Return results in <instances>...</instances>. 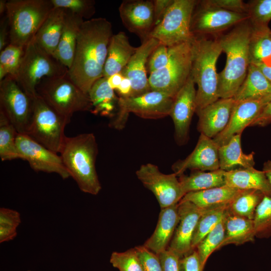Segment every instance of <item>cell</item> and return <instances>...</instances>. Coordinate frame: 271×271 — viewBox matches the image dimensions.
I'll return each instance as SVG.
<instances>
[{
  "label": "cell",
  "instance_id": "obj_1",
  "mask_svg": "<svg viewBox=\"0 0 271 271\" xmlns=\"http://www.w3.org/2000/svg\"><path fill=\"white\" fill-rule=\"evenodd\" d=\"M112 35L111 24L105 18L87 20L81 26L68 75L71 80L87 94L93 83L103 77Z\"/></svg>",
  "mask_w": 271,
  "mask_h": 271
},
{
  "label": "cell",
  "instance_id": "obj_2",
  "mask_svg": "<svg viewBox=\"0 0 271 271\" xmlns=\"http://www.w3.org/2000/svg\"><path fill=\"white\" fill-rule=\"evenodd\" d=\"M251 25L249 19L218 38L226 55L224 69L218 74L220 98H233L245 79L251 63L249 41Z\"/></svg>",
  "mask_w": 271,
  "mask_h": 271
},
{
  "label": "cell",
  "instance_id": "obj_3",
  "mask_svg": "<svg viewBox=\"0 0 271 271\" xmlns=\"http://www.w3.org/2000/svg\"><path fill=\"white\" fill-rule=\"evenodd\" d=\"M98 146L92 133H85L72 137L66 136L60 156L70 177L80 190L92 195L101 189L96 170Z\"/></svg>",
  "mask_w": 271,
  "mask_h": 271
},
{
  "label": "cell",
  "instance_id": "obj_4",
  "mask_svg": "<svg viewBox=\"0 0 271 271\" xmlns=\"http://www.w3.org/2000/svg\"><path fill=\"white\" fill-rule=\"evenodd\" d=\"M222 52L218 38L212 39L203 36L195 37L193 42L191 75L197 85L196 113L220 98L216 63Z\"/></svg>",
  "mask_w": 271,
  "mask_h": 271
},
{
  "label": "cell",
  "instance_id": "obj_5",
  "mask_svg": "<svg viewBox=\"0 0 271 271\" xmlns=\"http://www.w3.org/2000/svg\"><path fill=\"white\" fill-rule=\"evenodd\" d=\"M53 8L51 0L8 1L10 43L25 48Z\"/></svg>",
  "mask_w": 271,
  "mask_h": 271
},
{
  "label": "cell",
  "instance_id": "obj_6",
  "mask_svg": "<svg viewBox=\"0 0 271 271\" xmlns=\"http://www.w3.org/2000/svg\"><path fill=\"white\" fill-rule=\"evenodd\" d=\"M37 93L52 108L71 119L77 112L92 110L88 94L70 79L68 73L57 77L45 78L38 85Z\"/></svg>",
  "mask_w": 271,
  "mask_h": 271
},
{
  "label": "cell",
  "instance_id": "obj_7",
  "mask_svg": "<svg viewBox=\"0 0 271 271\" xmlns=\"http://www.w3.org/2000/svg\"><path fill=\"white\" fill-rule=\"evenodd\" d=\"M68 70L33 40L26 47L20 66L14 77L23 90L33 98L37 94V87L42 79L64 75Z\"/></svg>",
  "mask_w": 271,
  "mask_h": 271
},
{
  "label": "cell",
  "instance_id": "obj_8",
  "mask_svg": "<svg viewBox=\"0 0 271 271\" xmlns=\"http://www.w3.org/2000/svg\"><path fill=\"white\" fill-rule=\"evenodd\" d=\"M193 41L169 47L167 64L150 74L151 90L161 92L174 99L191 74Z\"/></svg>",
  "mask_w": 271,
  "mask_h": 271
},
{
  "label": "cell",
  "instance_id": "obj_9",
  "mask_svg": "<svg viewBox=\"0 0 271 271\" xmlns=\"http://www.w3.org/2000/svg\"><path fill=\"white\" fill-rule=\"evenodd\" d=\"M33 99V114L26 134L46 148L59 154L66 137L64 129L70 119L58 113L37 93Z\"/></svg>",
  "mask_w": 271,
  "mask_h": 271
},
{
  "label": "cell",
  "instance_id": "obj_10",
  "mask_svg": "<svg viewBox=\"0 0 271 271\" xmlns=\"http://www.w3.org/2000/svg\"><path fill=\"white\" fill-rule=\"evenodd\" d=\"M197 1L174 0L149 37L157 39L168 47L193 41L195 37L191 32V24Z\"/></svg>",
  "mask_w": 271,
  "mask_h": 271
},
{
  "label": "cell",
  "instance_id": "obj_11",
  "mask_svg": "<svg viewBox=\"0 0 271 271\" xmlns=\"http://www.w3.org/2000/svg\"><path fill=\"white\" fill-rule=\"evenodd\" d=\"M173 101L174 98L155 90L136 97H119L118 111L109 122V126L122 129L130 113L145 119H158L170 115Z\"/></svg>",
  "mask_w": 271,
  "mask_h": 271
},
{
  "label": "cell",
  "instance_id": "obj_12",
  "mask_svg": "<svg viewBox=\"0 0 271 271\" xmlns=\"http://www.w3.org/2000/svg\"><path fill=\"white\" fill-rule=\"evenodd\" d=\"M33 99L20 87L14 77L0 82V110L19 134H26L33 114Z\"/></svg>",
  "mask_w": 271,
  "mask_h": 271
},
{
  "label": "cell",
  "instance_id": "obj_13",
  "mask_svg": "<svg viewBox=\"0 0 271 271\" xmlns=\"http://www.w3.org/2000/svg\"><path fill=\"white\" fill-rule=\"evenodd\" d=\"M136 174L144 186L154 194L161 209L178 203L185 195L175 173L164 174L154 164L141 165Z\"/></svg>",
  "mask_w": 271,
  "mask_h": 271
},
{
  "label": "cell",
  "instance_id": "obj_14",
  "mask_svg": "<svg viewBox=\"0 0 271 271\" xmlns=\"http://www.w3.org/2000/svg\"><path fill=\"white\" fill-rule=\"evenodd\" d=\"M248 19L247 14L204 5L197 1L192 17L191 30L195 37L203 36L220 32Z\"/></svg>",
  "mask_w": 271,
  "mask_h": 271
},
{
  "label": "cell",
  "instance_id": "obj_15",
  "mask_svg": "<svg viewBox=\"0 0 271 271\" xmlns=\"http://www.w3.org/2000/svg\"><path fill=\"white\" fill-rule=\"evenodd\" d=\"M16 144L21 159L27 161L34 171L55 173L63 179L70 177L58 154L25 134H18Z\"/></svg>",
  "mask_w": 271,
  "mask_h": 271
},
{
  "label": "cell",
  "instance_id": "obj_16",
  "mask_svg": "<svg viewBox=\"0 0 271 271\" xmlns=\"http://www.w3.org/2000/svg\"><path fill=\"white\" fill-rule=\"evenodd\" d=\"M195 83L190 74L187 82L174 99L170 115L175 128V138L182 145L189 138V131L192 116L196 110Z\"/></svg>",
  "mask_w": 271,
  "mask_h": 271
},
{
  "label": "cell",
  "instance_id": "obj_17",
  "mask_svg": "<svg viewBox=\"0 0 271 271\" xmlns=\"http://www.w3.org/2000/svg\"><path fill=\"white\" fill-rule=\"evenodd\" d=\"M122 23L143 41L149 37L155 26L153 1L125 0L119 7Z\"/></svg>",
  "mask_w": 271,
  "mask_h": 271
},
{
  "label": "cell",
  "instance_id": "obj_18",
  "mask_svg": "<svg viewBox=\"0 0 271 271\" xmlns=\"http://www.w3.org/2000/svg\"><path fill=\"white\" fill-rule=\"evenodd\" d=\"M219 147L213 139L200 134L192 152L172 165L174 173L179 177L187 170L213 171L219 169Z\"/></svg>",
  "mask_w": 271,
  "mask_h": 271
},
{
  "label": "cell",
  "instance_id": "obj_19",
  "mask_svg": "<svg viewBox=\"0 0 271 271\" xmlns=\"http://www.w3.org/2000/svg\"><path fill=\"white\" fill-rule=\"evenodd\" d=\"M160 43L152 37L144 40L121 72L131 82V91L128 97L138 96L151 91L147 77V62L151 54Z\"/></svg>",
  "mask_w": 271,
  "mask_h": 271
},
{
  "label": "cell",
  "instance_id": "obj_20",
  "mask_svg": "<svg viewBox=\"0 0 271 271\" xmlns=\"http://www.w3.org/2000/svg\"><path fill=\"white\" fill-rule=\"evenodd\" d=\"M178 204L179 221L168 248L182 257L192 251L193 234L205 210L189 201H181Z\"/></svg>",
  "mask_w": 271,
  "mask_h": 271
},
{
  "label": "cell",
  "instance_id": "obj_21",
  "mask_svg": "<svg viewBox=\"0 0 271 271\" xmlns=\"http://www.w3.org/2000/svg\"><path fill=\"white\" fill-rule=\"evenodd\" d=\"M265 104L261 100L235 102L226 127L213 139L220 147L227 144L235 135L241 134L261 112Z\"/></svg>",
  "mask_w": 271,
  "mask_h": 271
},
{
  "label": "cell",
  "instance_id": "obj_22",
  "mask_svg": "<svg viewBox=\"0 0 271 271\" xmlns=\"http://www.w3.org/2000/svg\"><path fill=\"white\" fill-rule=\"evenodd\" d=\"M235 101L233 98H219L197 114V128L200 134L213 139L227 126Z\"/></svg>",
  "mask_w": 271,
  "mask_h": 271
},
{
  "label": "cell",
  "instance_id": "obj_23",
  "mask_svg": "<svg viewBox=\"0 0 271 271\" xmlns=\"http://www.w3.org/2000/svg\"><path fill=\"white\" fill-rule=\"evenodd\" d=\"M178 203L161 209L156 227L144 244L156 254L167 249L170 245L179 221Z\"/></svg>",
  "mask_w": 271,
  "mask_h": 271
},
{
  "label": "cell",
  "instance_id": "obj_24",
  "mask_svg": "<svg viewBox=\"0 0 271 271\" xmlns=\"http://www.w3.org/2000/svg\"><path fill=\"white\" fill-rule=\"evenodd\" d=\"M65 10L64 27L54 57L69 69L74 58L80 28L84 21L71 11Z\"/></svg>",
  "mask_w": 271,
  "mask_h": 271
},
{
  "label": "cell",
  "instance_id": "obj_25",
  "mask_svg": "<svg viewBox=\"0 0 271 271\" xmlns=\"http://www.w3.org/2000/svg\"><path fill=\"white\" fill-rule=\"evenodd\" d=\"M65 17V9L53 8L33 39L42 49L53 56L60 40Z\"/></svg>",
  "mask_w": 271,
  "mask_h": 271
},
{
  "label": "cell",
  "instance_id": "obj_26",
  "mask_svg": "<svg viewBox=\"0 0 271 271\" xmlns=\"http://www.w3.org/2000/svg\"><path fill=\"white\" fill-rule=\"evenodd\" d=\"M138 47L131 46L123 32L111 37L104 65L103 77L108 78L121 72L136 53Z\"/></svg>",
  "mask_w": 271,
  "mask_h": 271
},
{
  "label": "cell",
  "instance_id": "obj_27",
  "mask_svg": "<svg viewBox=\"0 0 271 271\" xmlns=\"http://www.w3.org/2000/svg\"><path fill=\"white\" fill-rule=\"evenodd\" d=\"M225 185L239 190H256L271 196V184L263 171L254 167L225 171Z\"/></svg>",
  "mask_w": 271,
  "mask_h": 271
},
{
  "label": "cell",
  "instance_id": "obj_28",
  "mask_svg": "<svg viewBox=\"0 0 271 271\" xmlns=\"http://www.w3.org/2000/svg\"><path fill=\"white\" fill-rule=\"evenodd\" d=\"M241 190L227 185L186 194L181 201H189L202 209L229 205Z\"/></svg>",
  "mask_w": 271,
  "mask_h": 271
},
{
  "label": "cell",
  "instance_id": "obj_29",
  "mask_svg": "<svg viewBox=\"0 0 271 271\" xmlns=\"http://www.w3.org/2000/svg\"><path fill=\"white\" fill-rule=\"evenodd\" d=\"M224 221L225 235L220 248L229 244L240 245L254 240L253 220L235 215L227 208Z\"/></svg>",
  "mask_w": 271,
  "mask_h": 271
},
{
  "label": "cell",
  "instance_id": "obj_30",
  "mask_svg": "<svg viewBox=\"0 0 271 271\" xmlns=\"http://www.w3.org/2000/svg\"><path fill=\"white\" fill-rule=\"evenodd\" d=\"M271 94V83L258 67L250 63L246 76L233 99L236 101L262 100Z\"/></svg>",
  "mask_w": 271,
  "mask_h": 271
},
{
  "label": "cell",
  "instance_id": "obj_31",
  "mask_svg": "<svg viewBox=\"0 0 271 271\" xmlns=\"http://www.w3.org/2000/svg\"><path fill=\"white\" fill-rule=\"evenodd\" d=\"M220 169L224 171L239 168L254 167V153H243L241 146V134L233 136L226 144L220 146L218 150Z\"/></svg>",
  "mask_w": 271,
  "mask_h": 271
},
{
  "label": "cell",
  "instance_id": "obj_32",
  "mask_svg": "<svg viewBox=\"0 0 271 271\" xmlns=\"http://www.w3.org/2000/svg\"><path fill=\"white\" fill-rule=\"evenodd\" d=\"M88 95L92 104L91 112L102 116H110L118 105L117 98L108 84L107 78L96 80L90 88Z\"/></svg>",
  "mask_w": 271,
  "mask_h": 271
},
{
  "label": "cell",
  "instance_id": "obj_33",
  "mask_svg": "<svg viewBox=\"0 0 271 271\" xmlns=\"http://www.w3.org/2000/svg\"><path fill=\"white\" fill-rule=\"evenodd\" d=\"M225 171L219 169L213 171L195 170L179 179L185 194L225 185Z\"/></svg>",
  "mask_w": 271,
  "mask_h": 271
},
{
  "label": "cell",
  "instance_id": "obj_34",
  "mask_svg": "<svg viewBox=\"0 0 271 271\" xmlns=\"http://www.w3.org/2000/svg\"><path fill=\"white\" fill-rule=\"evenodd\" d=\"M249 52L251 63L267 64L271 58V30L268 26L251 25Z\"/></svg>",
  "mask_w": 271,
  "mask_h": 271
},
{
  "label": "cell",
  "instance_id": "obj_35",
  "mask_svg": "<svg viewBox=\"0 0 271 271\" xmlns=\"http://www.w3.org/2000/svg\"><path fill=\"white\" fill-rule=\"evenodd\" d=\"M264 195L256 190H241L228 206L233 214L253 220L255 210Z\"/></svg>",
  "mask_w": 271,
  "mask_h": 271
},
{
  "label": "cell",
  "instance_id": "obj_36",
  "mask_svg": "<svg viewBox=\"0 0 271 271\" xmlns=\"http://www.w3.org/2000/svg\"><path fill=\"white\" fill-rule=\"evenodd\" d=\"M19 133L0 110V157L2 161L21 159L16 139Z\"/></svg>",
  "mask_w": 271,
  "mask_h": 271
},
{
  "label": "cell",
  "instance_id": "obj_37",
  "mask_svg": "<svg viewBox=\"0 0 271 271\" xmlns=\"http://www.w3.org/2000/svg\"><path fill=\"white\" fill-rule=\"evenodd\" d=\"M228 205L205 209L197 224L192 240V250L201 240L223 218Z\"/></svg>",
  "mask_w": 271,
  "mask_h": 271
},
{
  "label": "cell",
  "instance_id": "obj_38",
  "mask_svg": "<svg viewBox=\"0 0 271 271\" xmlns=\"http://www.w3.org/2000/svg\"><path fill=\"white\" fill-rule=\"evenodd\" d=\"M224 235L225 221L224 216L217 225L201 240L195 248L203 269L210 255L215 250L220 248Z\"/></svg>",
  "mask_w": 271,
  "mask_h": 271
},
{
  "label": "cell",
  "instance_id": "obj_39",
  "mask_svg": "<svg viewBox=\"0 0 271 271\" xmlns=\"http://www.w3.org/2000/svg\"><path fill=\"white\" fill-rule=\"evenodd\" d=\"M255 237L271 236V196H264L253 219Z\"/></svg>",
  "mask_w": 271,
  "mask_h": 271
},
{
  "label": "cell",
  "instance_id": "obj_40",
  "mask_svg": "<svg viewBox=\"0 0 271 271\" xmlns=\"http://www.w3.org/2000/svg\"><path fill=\"white\" fill-rule=\"evenodd\" d=\"M21 222L20 213L16 210L0 208V243L13 240L17 235V229Z\"/></svg>",
  "mask_w": 271,
  "mask_h": 271
},
{
  "label": "cell",
  "instance_id": "obj_41",
  "mask_svg": "<svg viewBox=\"0 0 271 271\" xmlns=\"http://www.w3.org/2000/svg\"><path fill=\"white\" fill-rule=\"evenodd\" d=\"M110 262L119 271H144L135 247L124 252H113L110 256Z\"/></svg>",
  "mask_w": 271,
  "mask_h": 271
},
{
  "label": "cell",
  "instance_id": "obj_42",
  "mask_svg": "<svg viewBox=\"0 0 271 271\" xmlns=\"http://www.w3.org/2000/svg\"><path fill=\"white\" fill-rule=\"evenodd\" d=\"M25 49L9 44L0 54V66H3L9 75L15 77L20 66Z\"/></svg>",
  "mask_w": 271,
  "mask_h": 271
},
{
  "label": "cell",
  "instance_id": "obj_43",
  "mask_svg": "<svg viewBox=\"0 0 271 271\" xmlns=\"http://www.w3.org/2000/svg\"><path fill=\"white\" fill-rule=\"evenodd\" d=\"M247 4L251 25L268 26L271 20V0L251 1Z\"/></svg>",
  "mask_w": 271,
  "mask_h": 271
},
{
  "label": "cell",
  "instance_id": "obj_44",
  "mask_svg": "<svg viewBox=\"0 0 271 271\" xmlns=\"http://www.w3.org/2000/svg\"><path fill=\"white\" fill-rule=\"evenodd\" d=\"M54 8L68 10L83 19H91L95 12L91 0H51Z\"/></svg>",
  "mask_w": 271,
  "mask_h": 271
},
{
  "label": "cell",
  "instance_id": "obj_45",
  "mask_svg": "<svg viewBox=\"0 0 271 271\" xmlns=\"http://www.w3.org/2000/svg\"><path fill=\"white\" fill-rule=\"evenodd\" d=\"M169 59V47L160 43L149 58L148 66L150 73L164 68L167 64Z\"/></svg>",
  "mask_w": 271,
  "mask_h": 271
},
{
  "label": "cell",
  "instance_id": "obj_46",
  "mask_svg": "<svg viewBox=\"0 0 271 271\" xmlns=\"http://www.w3.org/2000/svg\"><path fill=\"white\" fill-rule=\"evenodd\" d=\"M140 258L144 271H163L157 254L144 245L135 247Z\"/></svg>",
  "mask_w": 271,
  "mask_h": 271
},
{
  "label": "cell",
  "instance_id": "obj_47",
  "mask_svg": "<svg viewBox=\"0 0 271 271\" xmlns=\"http://www.w3.org/2000/svg\"><path fill=\"white\" fill-rule=\"evenodd\" d=\"M204 5L221 8L235 13L248 14L247 4L241 0H204L199 1Z\"/></svg>",
  "mask_w": 271,
  "mask_h": 271
},
{
  "label": "cell",
  "instance_id": "obj_48",
  "mask_svg": "<svg viewBox=\"0 0 271 271\" xmlns=\"http://www.w3.org/2000/svg\"><path fill=\"white\" fill-rule=\"evenodd\" d=\"M161 262L163 271H181V257L172 249L168 248L157 254Z\"/></svg>",
  "mask_w": 271,
  "mask_h": 271
},
{
  "label": "cell",
  "instance_id": "obj_49",
  "mask_svg": "<svg viewBox=\"0 0 271 271\" xmlns=\"http://www.w3.org/2000/svg\"><path fill=\"white\" fill-rule=\"evenodd\" d=\"M181 271H203L196 249L180 259Z\"/></svg>",
  "mask_w": 271,
  "mask_h": 271
},
{
  "label": "cell",
  "instance_id": "obj_50",
  "mask_svg": "<svg viewBox=\"0 0 271 271\" xmlns=\"http://www.w3.org/2000/svg\"><path fill=\"white\" fill-rule=\"evenodd\" d=\"M173 1L174 0L153 1L155 26L161 21Z\"/></svg>",
  "mask_w": 271,
  "mask_h": 271
},
{
  "label": "cell",
  "instance_id": "obj_51",
  "mask_svg": "<svg viewBox=\"0 0 271 271\" xmlns=\"http://www.w3.org/2000/svg\"><path fill=\"white\" fill-rule=\"evenodd\" d=\"M271 123V101L265 104L261 112L250 126H264Z\"/></svg>",
  "mask_w": 271,
  "mask_h": 271
},
{
  "label": "cell",
  "instance_id": "obj_52",
  "mask_svg": "<svg viewBox=\"0 0 271 271\" xmlns=\"http://www.w3.org/2000/svg\"><path fill=\"white\" fill-rule=\"evenodd\" d=\"M9 26L6 16L1 22L0 25V51H3L9 44Z\"/></svg>",
  "mask_w": 271,
  "mask_h": 271
},
{
  "label": "cell",
  "instance_id": "obj_53",
  "mask_svg": "<svg viewBox=\"0 0 271 271\" xmlns=\"http://www.w3.org/2000/svg\"><path fill=\"white\" fill-rule=\"evenodd\" d=\"M120 97H128L131 91V84L130 80L124 77L119 86L116 90Z\"/></svg>",
  "mask_w": 271,
  "mask_h": 271
},
{
  "label": "cell",
  "instance_id": "obj_54",
  "mask_svg": "<svg viewBox=\"0 0 271 271\" xmlns=\"http://www.w3.org/2000/svg\"><path fill=\"white\" fill-rule=\"evenodd\" d=\"M124 76L121 72L111 75L107 79V82L110 87L114 90H116L119 86Z\"/></svg>",
  "mask_w": 271,
  "mask_h": 271
},
{
  "label": "cell",
  "instance_id": "obj_55",
  "mask_svg": "<svg viewBox=\"0 0 271 271\" xmlns=\"http://www.w3.org/2000/svg\"><path fill=\"white\" fill-rule=\"evenodd\" d=\"M253 64L258 67L263 75L271 83V65H267L264 63Z\"/></svg>",
  "mask_w": 271,
  "mask_h": 271
},
{
  "label": "cell",
  "instance_id": "obj_56",
  "mask_svg": "<svg viewBox=\"0 0 271 271\" xmlns=\"http://www.w3.org/2000/svg\"><path fill=\"white\" fill-rule=\"evenodd\" d=\"M262 171L271 184V160L264 163Z\"/></svg>",
  "mask_w": 271,
  "mask_h": 271
},
{
  "label": "cell",
  "instance_id": "obj_57",
  "mask_svg": "<svg viewBox=\"0 0 271 271\" xmlns=\"http://www.w3.org/2000/svg\"><path fill=\"white\" fill-rule=\"evenodd\" d=\"M7 1L5 0L0 1V14H3L6 11Z\"/></svg>",
  "mask_w": 271,
  "mask_h": 271
},
{
  "label": "cell",
  "instance_id": "obj_58",
  "mask_svg": "<svg viewBox=\"0 0 271 271\" xmlns=\"http://www.w3.org/2000/svg\"><path fill=\"white\" fill-rule=\"evenodd\" d=\"M261 100L264 104H266L271 101V94H270L269 95H268L264 98L262 99Z\"/></svg>",
  "mask_w": 271,
  "mask_h": 271
},
{
  "label": "cell",
  "instance_id": "obj_59",
  "mask_svg": "<svg viewBox=\"0 0 271 271\" xmlns=\"http://www.w3.org/2000/svg\"><path fill=\"white\" fill-rule=\"evenodd\" d=\"M27 271H31V270H27Z\"/></svg>",
  "mask_w": 271,
  "mask_h": 271
}]
</instances>
